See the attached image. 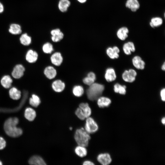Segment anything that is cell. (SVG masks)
Listing matches in <instances>:
<instances>
[{
	"label": "cell",
	"instance_id": "ac0fdd59",
	"mask_svg": "<svg viewBox=\"0 0 165 165\" xmlns=\"http://www.w3.org/2000/svg\"><path fill=\"white\" fill-rule=\"evenodd\" d=\"M50 60L52 63L54 65L60 66L63 61V57L61 53L59 52H56L51 56Z\"/></svg>",
	"mask_w": 165,
	"mask_h": 165
},
{
	"label": "cell",
	"instance_id": "60d3db41",
	"mask_svg": "<svg viewBox=\"0 0 165 165\" xmlns=\"http://www.w3.org/2000/svg\"><path fill=\"white\" fill-rule=\"evenodd\" d=\"M79 2L81 3H85L87 0H77Z\"/></svg>",
	"mask_w": 165,
	"mask_h": 165
},
{
	"label": "cell",
	"instance_id": "74e56055",
	"mask_svg": "<svg viewBox=\"0 0 165 165\" xmlns=\"http://www.w3.org/2000/svg\"><path fill=\"white\" fill-rule=\"evenodd\" d=\"M160 95L161 100L164 101L165 100V89H162L160 92Z\"/></svg>",
	"mask_w": 165,
	"mask_h": 165
},
{
	"label": "cell",
	"instance_id": "5bb4252c",
	"mask_svg": "<svg viewBox=\"0 0 165 165\" xmlns=\"http://www.w3.org/2000/svg\"><path fill=\"white\" fill-rule=\"evenodd\" d=\"M9 94L10 97L14 100H18L21 97V91L15 86L10 88L9 90Z\"/></svg>",
	"mask_w": 165,
	"mask_h": 165
},
{
	"label": "cell",
	"instance_id": "603a6c76",
	"mask_svg": "<svg viewBox=\"0 0 165 165\" xmlns=\"http://www.w3.org/2000/svg\"><path fill=\"white\" fill-rule=\"evenodd\" d=\"M28 162L29 164L31 165H46L42 158L38 156H34L31 157L29 159Z\"/></svg>",
	"mask_w": 165,
	"mask_h": 165
},
{
	"label": "cell",
	"instance_id": "7c38bea8",
	"mask_svg": "<svg viewBox=\"0 0 165 165\" xmlns=\"http://www.w3.org/2000/svg\"><path fill=\"white\" fill-rule=\"evenodd\" d=\"M119 49L117 46L109 47L106 50V53L108 56L112 59L117 58L119 57Z\"/></svg>",
	"mask_w": 165,
	"mask_h": 165
},
{
	"label": "cell",
	"instance_id": "7402d4cb",
	"mask_svg": "<svg viewBox=\"0 0 165 165\" xmlns=\"http://www.w3.org/2000/svg\"><path fill=\"white\" fill-rule=\"evenodd\" d=\"M71 5V2L69 0H60L58 7L59 10L63 13L66 12Z\"/></svg>",
	"mask_w": 165,
	"mask_h": 165
},
{
	"label": "cell",
	"instance_id": "30bf717a",
	"mask_svg": "<svg viewBox=\"0 0 165 165\" xmlns=\"http://www.w3.org/2000/svg\"><path fill=\"white\" fill-rule=\"evenodd\" d=\"M97 159L98 162L103 165H109L112 161L110 155L106 153H101L98 155Z\"/></svg>",
	"mask_w": 165,
	"mask_h": 165
},
{
	"label": "cell",
	"instance_id": "9a60e30c",
	"mask_svg": "<svg viewBox=\"0 0 165 165\" xmlns=\"http://www.w3.org/2000/svg\"><path fill=\"white\" fill-rule=\"evenodd\" d=\"M132 62L133 65L137 69L142 70L144 68L145 62L140 57L138 56L134 57Z\"/></svg>",
	"mask_w": 165,
	"mask_h": 165
},
{
	"label": "cell",
	"instance_id": "8fae6325",
	"mask_svg": "<svg viewBox=\"0 0 165 165\" xmlns=\"http://www.w3.org/2000/svg\"><path fill=\"white\" fill-rule=\"evenodd\" d=\"M13 80L9 75H5L3 76L0 80L1 86L4 88L8 89L11 87Z\"/></svg>",
	"mask_w": 165,
	"mask_h": 165
},
{
	"label": "cell",
	"instance_id": "4dcf8cb0",
	"mask_svg": "<svg viewBox=\"0 0 165 165\" xmlns=\"http://www.w3.org/2000/svg\"><path fill=\"white\" fill-rule=\"evenodd\" d=\"M84 89L82 86L78 85L75 86L72 90L74 95L77 97L81 96L84 93Z\"/></svg>",
	"mask_w": 165,
	"mask_h": 165
},
{
	"label": "cell",
	"instance_id": "7a4b0ae2",
	"mask_svg": "<svg viewBox=\"0 0 165 165\" xmlns=\"http://www.w3.org/2000/svg\"><path fill=\"white\" fill-rule=\"evenodd\" d=\"M104 88L103 85L97 83H94L90 86L86 91L88 98L92 101L97 100L101 95Z\"/></svg>",
	"mask_w": 165,
	"mask_h": 165
},
{
	"label": "cell",
	"instance_id": "3957f363",
	"mask_svg": "<svg viewBox=\"0 0 165 165\" xmlns=\"http://www.w3.org/2000/svg\"><path fill=\"white\" fill-rule=\"evenodd\" d=\"M74 138L78 145L86 147L88 145L90 137L84 128H81L76 130Z\"/></svg>",
	"mask_w": 165,
	"mask_h": 165
},
{
	"label": "cell",
	"instance_id": "f35d334b",
	"mask_svg": "<svg viewBox=\"0 0 165 165\" xmlns=\"http://www.w3.org/2000/svg\"><path fill=\"white\" fill-rule=\"evenodd\" d=\"M83 165H94V164L92 162L89 160H86L83 162Z\"/></svg>",
	"mask_w": 165,
	"mask_h": 165
},
{
	"label": "cell",
	"instance_id": "ab89813d",
	"mask_svg": "<svg viewBox=\"0 0 165 165\" xmlns=\"http://www.w3.org/2000/svg\"><path fill=\"white\" fill-rule=\"evenodd\" d=\"M4 10V7L2 4L0 2V13H2Z\"/></svg>",
	"mask_w": 165,
	"mask_h": 165
},
{
	"label": "cell",
	"instance_id": "4316f807",
	"mask_svg": "<svg viewBox=\"0 0 165 165\" xmlns=\"http://www.w3.org/2000/svg\"><path fill=\"white\" fill-rule=\"evenodd\" d=\"M36 113L33 109L28 108H27L25 111L24 116L25 118L30 121H32L36 117Z\"/></svg>",
	"mask_w": 165,
	"mask_h": 165
},
{
	"label": "cell",
	"instance_id": "8d00e7d4",
	"mask_svg": "<svg viewBox=\"0 0 165 165\" xmlns=\"http://www.w3.org/2000/svg\"><path fill=\"white\" fill-rule=\"evenodd\" d=\"M61 31L59 28L54 29L51 31L50 34L52 36H53L59 33Z\"/></svg>",
	"mask_w": 165,
	"mask_h": 165
},
{
	"label": "cell",
	"instance_id": "ba28073f",
	"mask_svg": "<svg viewBox=\"0 0 165 165\" xmlns=\"http://www.w3.org/2000/svg\"><path fill=\"white\" fill-rule=\"evenodd\" d=\"M38 57V54L37 52L31 49L27 51L25 55V60L28 63L31 64L35 62Z\"/></svg>",
	"mask_w": 165,
	"mask_h": 165
},
{
	"label": "cell",
	"instance_id": "d590c367",
	"mask_svg": "<svg viewBox=\"0 0 165 165\" xmlns=\"http://www.w3.org/2000/svg\"><path fill=\"white\" fill-rule=\"evenodd\" d=\"M6 146V142L2 138L0 137V150L3 149Z\"/></svg>",
	"mask_w": 165,
	"mask_h": 165
},
{
	"label": "cell",
	"instance_id": "8992f818",
	"mask_svg": "<svg viewBox=\"0 0 165 165\" xmlns=\"http://www.w3.org/2000/svg\"><path fill=\"white\" fill-rule=\"evenodd\" d=\"M137 75L136 71L133 69H131L129 70H125L122 74V78L125 81L132 82L135 80Z\"/></svg>",
	"mask_w": 165,
	"mask_h": 165
},
{
	"label": "cell",
	"instance_id": "d6a6232c",
	"mask_svg": "<svg viewBox=\"0 0 165 165\" xmlns=\"http://www.w3.org/2000/svg\"><path fill=\"white\" fill-rule=\"evenodd\" d=\"M64 37V34L61 31L59 33L56 35L52 36L51 38L54 42H57L61 40Z\"/></svg>",
	"mask_w": 165,
	"mask_h": 165
},
{
	"label": "cell",
	"instance_id": "1f68e13d",
	"mask_svg": "<svg viewBox=\"0 0 165 165\" xmlns=\"http://www.w3.org/2000/svg\"><path fill=\"white\" fill-rule=\"evenodd\" d=\"M42 50L44 53H50L53 51L52 45L50 42L45 43L42 46Z\"/></svg>",
	"mask_w": 165,
	"mask_h": 165
},
{
	"label": "cell",
	"instance_id": "83f0119b",
	"mask_svg": "<svg viewBox=\"0 0 165 165\" xmlns=\"http://www.w3.org/2000/svg\"><path fill=\"white\" fill-rule=\"evenodd\" d=\"M75 152L77 155L81 157L86 156L87 150L85 146L78 145L75 148Z\"/></svg>",
	"mask_w": 165,
	"mask_h": 165
},
{
	"label": "cell",
	"instance_id": "ffe728a7",
	"mask_svg": "<svg viewBox=\"0 0 165 165\" xmlns=\"http://www.w3.org/2000/svg\"><path fill=\"white\" fill-rule=\"evenodd\" d=\"M52 86L54 91L57 92H60L64 89L65 84L61 80H57L53 82Z\"/></svg>",
	"mask_w": 165,
	"mask_h": 165
},
{
	"label": "cell",
	"instance_id": "e0dca14e",
	"mask_svg": "<svg viewBox=\"0 0 165 165\" xmlns=\"http://www.w3.org/2000/svg\"><path fill=\"white\" fill-rule=\"evenodd\" d=\"M105 77L108 82H112L114 81L116 78V75L114 69L112 68H108L106 71Z\"/></svg>",
	"mask_w": 165,
	"mask_h": 165
},
{
	"label": "cell",
	"instance_id": "2e32d148",
	"mask_svg": "<svg viewBox=\"0 0 165 165\" xmlns=\"http://www.w3.org/2000/svg\"><path fill=\"white\" fill-rule=\"evenodd\" d=\"M123 49L124 53L127 55L130 54L131 52H134L135 50L134 44L131 41L125 43L123 45Z\"/></svg>",
	"mask_w": 165,
	"mask_h": 165
},
{
	"label": "cell",
	"instance_id": "44dd1931",
	"mask_svg": "<svg viewBox=\"0 0 165 165\" xmlns=\"http://www.w3.org/2000/svg\"><path fill=\"white\" fill-rule=\"evenodd\" d=\"M97 100V105L101 108L107 107L111 103L110 99L105 97L100 96Z\"/></svg>",
	"mask_w": 165,
	"mask_h": 165
},
{
	"label": "cell",
	"instance_id": "5b68a950",
	"mask_svg": "<svg viewBox=\"0 0 165 165\" xmlns=\"http://www.w3.org/2000/svg\"><path fill=\"white\" fill-rule=\"evenodd\" d=\"M25 70V68L23 64H17L13 67L11 75L14 79H19L23 76Z\"/></svg>",
	"mask_w": 165,
	"mask_h": 165
},
{
	"label": "cell",
	"instance_id": "f6af8a7d",
	"mask_svg": "<svg viewBox=\"0 0 165 165\" xmlns=\"http://www.w3.org/2000/svg\"><path fill=\"white\" fill-rule=\"evenodd\" d=\"M69 129L70 130H72V127H70V128H69Z\"/></svg>",
	"mask_w": 165,
	"mask_h": 165
},
{
	"label": "cell",
	"instance_id": "cb8c5ba5",
	"mask_svg": "<svg viewBox=\"0 0 165 165\" xmlns=\"http://www.w3.org/2000/svg\"><path fill=\"white\" fill-rule=\"evenodd\" d=\"M9 32L13 35L20 34L22 32L20 26L17 24H11L9 29Z\"/></svg>",
	"mask_w": 165,
	"mask_h": 165
},
{
	"label": "cell",
	"instance_id": "6da1fadb",
	"mask_svg": "<svg viewBox=\"0 0 165 165\" xmlns=\"http://www.w3.org/2000/svg\"><path fill=\"white\" fill-rule=\"evenodd\" d=\"M19 120L16 117L8 119L4 124V129L6 134L9 136L16 137L20 136L22 134L21 129L16 127Z\"/></svg>",
	"mask_w": 165,
	"mask_h": 165
},
{
	"label": "cell",
	"instance_id": "f1b7e54d",
	"mask_svg": "<svg viewBox=\"0 0 165 165\" xmlns=\"http://www.w3.org/2000/svg\"><path fill=\"white\" fill-rule=\"evenodd\" d=\"M29 103L32 106L37 107L40 104L41 101L38 96L36 94H32L29 99Z\"/></svg>",
	"mask_w": 165,
	"mask_h": 165
},
{
	"label": "cell",
	"instance_id": "d4e9b609",
	"mask_svg": "<svg viewBox=\"0 0 165 165\" xmlns=\"http://www.w3.org/2000/svg\"><path fill=\"white\" fill-rule=\"evenodd\" d=\"M19 41L20 43L25 46L30 45L32 41L31 38L27 33L22 34L20 37Z\"/></svg>",
	"mask_w": 165,
	"mask_h": 165
},
{
	"label": "cell",
	"instance_id": "e575fe53",
	"mask_svg": "<svg viewBox=\"0 0 165 165\" xmlns=\"http://www.w3.org/2000/svg\"><path fill=\"white\" fill-rule=\"evenodd\" d=\"M95 80L91 77L87 76L83 79V82L85 84L90 86L94 83Z\"/></svg>",
	"mask_w": 165,
	"mask_h": 165
},
{
	"label": "cell",
	"instance_id": "52a82bcc",
	"mask_svg": "<svg viewBox=\"0 0 165 165\" xmlns=\"http://www.w3.org/2000/svg\"><path fill=\"white\" fill-rule=\"evenodd\" d=\"M125 5L126 8L133 12H137L140 7L138 0H126Z\"/></svg>",
	"mask_w": 165,
	"mask_h": 165
},
{
	"label": "cell",
	"instance_id": "9c48e42d",
	"mask_svg": "<svg viewBox=\"0 0 165 165\" xmlns=\"http://www.w3.org/2000/svg\"><path fill=\"white\" fill-rule=\"evenodd\" d=\"M129 30L126 26H123L119 28L116 32L117 37L120 40L124 41L128 36Z\"/></svg>",
	"mask_w": 165,
	"mask_h": 165
},
{
	"label": "cell",
	"instance_id": "4fadbf2b",
	"mask_svg": "<svg viewBox=\"0 0 165 165\" xmlns=\"http://www.w3.org/2000/svg\"><path fill=\"white\" fill-rule=\"evenodd\" d=\"M163 23V19L159 16H155L152 17L149 22L150 26L154 28L161 26Z\"/></svg>",
	"mask_w": 165,
	"mask_h": 165
},
{
	"label": "cell",
	"instance_id": "ee69618b",
	"mask_svg": "<svg viewBox=\"0 0 165 165\" xmlns=\"http://www.w3.org/2000/svg\"><path fill=\"white\" fill-rule=\"evenodd\" d=\"M2 165V163L1 162V161H0V165Z\"/></svg>",
	"mask_w": 165,
	"mask_h": 165
},
{
	"label": "cell",
	"instance_id": "484cf974",
	"mask_svg": "<svg viewBox=\"0 0 165 165\" xmlns=\"http://www.w3.org/2000/svg\"><path fill=\"white\" fill-rule=\"evenodd\" d=\"M83 112L86 118L90 116L91 114V110L88 103H82L79 106Z\"/></svg>",
	"mask_w": 165,
	"mask_h": 165
},
{
	"label": "cell",
	"instance_id": "836d02e7",
	"mask_svg": "<svg viewBox=\"0 0 165 165\" xmlns=\"http://www.w3.org/2000/svg\"><path fill=\"white\" fill-rule=\"evenodd\" d=\"M75 114L77 117L81 120H83L86 119L81 109L79 107L76 110Z\"/></svg>",
	"mask_w": 165,
	"mask_h": 165
},
{
	"label": "cell",
	"instance_id": "277c9868",
	"mask_svg": "<svg viewBox=\"0 0 165 165\" xmlns=\"http://www.w3.org/2000/svg\"><path fill=\"white\" fill-rule=\"evenodd\" d=\"M97 123L92 117H89L86 118L85 130L89 134L96 132L98 130Z\"/></svg>",
	"mask_w": 165,
	"mask_h": 165
},
{
	"label": "cell",
	"instance_id": "f546056e",
	"mask_svg": "<svg viewBox=\"0 0 165 165\" xmlns=\"http://www.w3.org/2000/svg\"><path fill=\"white\" fill-rule=\"evenodd\" d=\"M126 86L122 85L118 83H116L114 86V90L115 93H119L121 94L124 95L126 92Z\"/></svg>",
	"mask_w": 165,
	"mask_h": 165
},
{
	"label": "cell",
	"instance_id": "7bdbcfd3",
	"mask_svg": "<svg viewBox=\"0 0 165 165\" xmlns=\"http://www.w3.org/2000/svg\"><path fill=\"white\" fill-rule=\"evenodd\" d=\"M161 69L163 71H164L165 70V62H164L163 64H162V66H161Z\"/></svg>",
	"mask_w": 165,
	"mask_h": 165
},
{
	"label": "cell",
	"instance_id": "d6986e66",
	"mask_svg": "<svg viewBox=\"0 0 165 165\" xmlns=\"http://www.w3.org/2000/svg\"><path fill=\"white\" fill-rule=\"evenodd\" d=\"M44 73L47 78L50 79L55 77L57 75V71L53 67L48 66L44 69Z\"/></svg>",
	"mask_w": 165,
	"mask_h": 165
},
{
	"label": "cell",
	"instance_id": "b9f144b4",
	"mask_svg": "<svg viewBox=\"0 0 165 165\" xmlns=\"http://www.w3.org/2000/svg\"><path fill=\"white\" fill-rule=\"evenodd\" d=\"M161 122L164 125L165 123V118L164 117H163L161 120Z\"/></svg>",
	"mask_w": 165,
	"mask_h": 165
}]
</instances>
